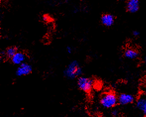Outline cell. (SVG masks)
I'll use <instances>...</instances> for the list:
<instances>
[{"instance_id": "cell-1", "label": "cell", "mask_w": 146, "mask_h": 117, "mask_svg": "<svg viewBox=\"0 0 146 117\" xmlns=\"http://www.w3.org/2000/svg\"><path fill=\"white\" fill-rule=\"evenodd\" d=\"M82 73V70L80 64L76 60L70 62L64 71V76L68 79H74L81 76Z\"/></svg>"}, {"instance_id": "cell-2", "label": "cell", "mask_w": 146, "mask_h": 117, "mask_svg": "<svg viewBox=\"0 0 146 117\" xmlns=\"http://www.w3.org/2000/svg\"><path fill=\"white\" fill-rule=\"evenodd\" d=\"M100 101L104 107L111 108L116 105L118 102V98L114 93L110 92L104 94L102 97Z\"/></svg>"}, {"instance_id": "cell-3", "label": "cell", "mask_w": 146, "mask_h": 117, "mask_svg": "<svg viewBox=\"0 0 146 117\" xmlns=\"http://www.w3.org/2000/svg\"><path fill=\"white\" fill-rule=\"evenodd\" d=\"M77 85L81 90L84 92H89L93 86V80L90 78L80 77L77 81Z\"/></svg>"}, {"instance_id": "cell-4", "label": "cell", "mask_w": 146, "mask_h": 117, "mask_svg": "<svg viewBox=\"0 0 146 117\" xmlns=\"http://www.w3.org/2000/svg\"><path fill=\"white\" fill-rule=\"evenodd\" d=\"M32 68L30 64L24 62L19 66L16 71V74L19 76H27L32 72Z\"/></svg>"}, {"instance_id": "cell-5", "label": "cell", "mask_w": 146, "mask_h": 117, "mask_svg": "<svg viewBox=\"0 0 146 117\" xmlns=\"http://www.w3.org/2000/svg\"><path fill=\"white\" fill-rule=\"evenodd\" d=\"M26 55L25 53L21 52H18L15 54L11 59V61L13 64L17 65H21L24 63L25 60H26Z\"/></svg>"}, {"instance_id": "cell-6", "label": "cell", "mask_w": 146, "mask_h": 117, "mask_svg": "<svg viewBox=\"0 0 146 117\" xmlns=\"http://www.w3.org/2000/svg\"><path fill=\"white\" fill-rule=\"evenodd\" d=\"M134 97L131 94H122L118 98V102L122 105H125L132 103L134 101Z\"/></svg>"}, {"instance_id": "cell-7", "label": "cell", "mask_w": 146, "mask_h": 117, "mask_svg": "<svg viewBox=\"0 0 146 117\" xmlns=\"http://www.w3.org/2000/svg\"><path fill=\"white\" fill-rule=\"evenodd\" d=\"M139 2L137 0H130L127 3V9L131 13H135L139 9Z\"/></svg>"}, {"instance_id": "cell-8", "label": "cell", "mask_w": 146, "mask_h": 117, "mask_svg": "<svg viewBox=\"0 0 146 117\" xmlns=\"http://www.w3.org/2000/svg\"><path fill=\"white\" fill-rule=\"evenodd\" d=\"M114 21V17L111 14H109V13L104 14L102 17V23L106 27H111L113 24Z\"/></svg>"}, {"instance_id": "cell-9", "label": "cell", "mask_w": 146, "mask_h": 117, "mask_svg": "<svg viewBox=\"0 0 146 117\" xmlns=\"http://www.w3.org/2000/svg\"><path fill=\"white\" fill-rule=\"evenodd\" d=\"M124 56L126 58L129 59H135L138 56V53L134 49L128 48L124 52Z\"/></svg>"}, {"instance_id": "cell-10", "label": "cell", "mask_w": 146, "mask_h": 117, "mask_svg": "<svg viewBox=\"0 0 146 117\" xmlns=\"http://www.w3.org/2000/svg\"><path fill=\"white\" fill-rule=\"evenodd\" d=\"M137 107L146 116V98H141L137 102Z\"/></svg>"}, {"instance_id": "cell-11", "label": "cell", "mask_w": 146, "mask_h": 117, "mask_svg": "<svg viewBox=\"0 0 146 117\" xmlns=\"http://www.w3.org/2000/svg\"><path fill=\"white\" fill-rule=\"evenodd\" d=\"M17 52V49L15 47H11L7 49L5 52V55L9 58H11Z\"/></svg>"}, {"instance_id": "cell-12", "label": "cell", "mask_w": 146, "mask_h": 117, "mask_svg": "<svg viewBox=\"0 0 146 117\" xmlns=\"http://www.w3.org/2000/svg\"><path fill=\"white\" fill-rule=\"evenodd\" d=\"M43 21H45V22H48V21H50V17H49V16L48 15H44L43 17Z\"/></svg>"}, {"instance_id": "cell-13", "label": "cell", "mask_w": 146, "mask_h": 117, "mask_svg": "<svg viewBox=\"0 0 146 117\" xmlns=\"http://www.w3.org/2000/svg\"><path fill=\"white\" fill-rule=\"evenodd\" d=\"M118 111L117 110L114 109L112 111V115L113 116H117L118 115Z\"/></svg>"}, {"instance_id": "cell-14", "label": "cell", "mask_w": 146, "mask_h": 117, "mask_svg": "<svg viewBox=\"0 0 146 117\" xmlns=\"http://www.w3.org/2000/svg\"><path fill=\"white\" fill-rule=\"evenodd\" d=\"M133 35L134 36H138L139 35V32L137 30L133 31Z\"/></svg>"}, {"instance_id": "cell-15", "label": "cell", "mask_w": 146, "mask_h": 117, "mask_svg": "<svg viewBox=\"0 0 146 117\" xmlns=\"http://www.w3.org/2000/svg\"><path fill=\"white\" fill-rule=\"evenodd\" d=\"M66 51L68 53H71L72 52V48L70 47H68L66 48Z\"/></svg>"}, {"instance_id": "cell-16", "label": "cell", "mask_w": 146, "mask_h": 117, "mask_svg": "<svg viewBox=\"0 0 146 117\" xmlns=\"http://www.w3.org/2000/svg\"><path fill=\"white\" fill-rule=\"evenodd\" d=\"M145 64H146V57H145Z\"/></svg>"}]
</instances>
